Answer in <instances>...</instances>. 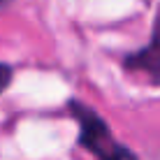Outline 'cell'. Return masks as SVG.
I'll return each instance as SVG.
<instances>
[{"instance_id": "1", "label": "cell", "mask_w": 160, "mask_h": 160, "mask_svg": "<svg viewBox=\"0 0 160 160\" xmlns=\"http://www.w3.org/2000/svg\"><path fill=\"white\" fill-rule=\"evenodd\" d=\"M72 107L81 125V144L88 151H93L100 160H135L130 151H125L112 137L107 123L100 116H95L88 107H81V104H72Z\"/></svg>"}, {"instance_id": "2", "label": "cell", "mask_w": 160, "mask_h": 160, "mask_svg": "<svg viewBox=\"0 0 160 160\" xmlns=\"http://www.w3.org/2000/svg\"><path fill=\"white\" fill-rule=\"evenodd\" d=\"M130 70L135 72H142L146 77H151V81H158L160 84V21L156 23V32H153V40L146 49H142L139 53L130 56L125 60Z\"/></svg>"}, {"instance_id": "3", "label": "cell", "mask_w": 160, "mask_h": 160, "mask_svg": "<svg viewBox=\"0 0 160 160\" xmlns=\"http://www.w3.org/2000/svg\"><path fill=\"white\" fill-rule=\"evenodd\" d=\"M9 81H12V68H7V65L0 63V93L7 88Z\"/></svg>"}, {"instance_id": "4", "label": "cell", "mask_w": 160, "mask_h": 160, "mask_svg": "<svg viewBox=\"0 0 160 160\" xmlns=\"http://www.w3.org/2000/svg\"><path fill=\"white\" fill-rule=\"evenodd\" d=\"M9 2H12V0H0V12H2V9H5V7H7V5H9Z\"/></svg>"}]
</instances>
